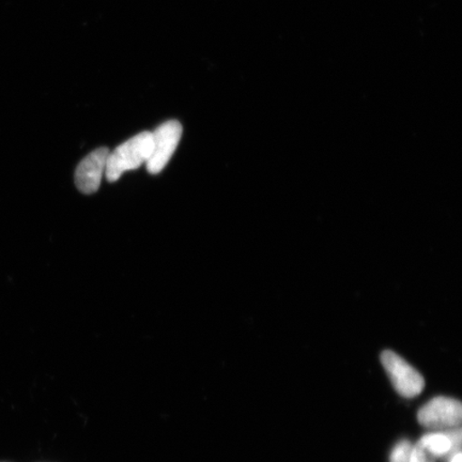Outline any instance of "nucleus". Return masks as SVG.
<instances>
[{
	"label": "nucleus",
	"instance_id": "5",
	"mask_svg": "<svg viewBox=\"0 0 462 462\" xmlns=\"http://www.w3.org/2000/svg\"><path fill=\"white\" fill-rule=\"evenodd\" d=\"M109 150L102 147L92 152L80 161L75 171V186L83 194H94L99 189L102 178L106 175Z\"/></svg>",
	"mask_w": 462,
	"mask_h": 462
},
{
	"label": "nucleus",
	"instance_id": "8",
	"mask_svg": "<svg viewBox=\"0 0 462 462\" xmlns=\"http://www.w3.org/2000/svg\"><path fill=\"white\" fill-rule=\"evenodd\" d=\"M449 462H462V455L461 453L455 454L452 458H450Z\"/></svg>",
	"mask_w": 462,
	"mask_h": 462
},
{
	"label": "nucleus",
	"instance_id": "7",
	"mask_svg": "<svg viewBox=\"0 0 462 462\" xmlns=\"http://www.w3.org/2000/svg\"><path fill=\"white\" fill-rule=\"evenodd\" d=\"M436 459L420 441L413 447L411 462H435Z\"/></svg>",
	"mask_w": 462,
	"mask_h": 462
},
{
	"label": "nucleus",
	"instance_id": "2",
	"mask_svg": "<svg viewBox=\"0 0 462 462\" xmlns=\"http://www.w3.org/2000/svg\"><path fill=\"white\" fill-rule=\"evenodd\" d=\"M381 363L388 373L393 386L402 397L413 398L424 390L425 381L417 369L410 365L395 352L386 350L381 355Z\"/></svg>",
	"mask_w": 462,
	"mask_h": 462
},
{
	"label": "nucleus",
	"instance_id": "3",
	"mask_svg": "<svg viewBox=\"0 0 462 462\" xmlns=\"http://www.w3.org/2000/svg\"><path fill=\"white\" fill-rule=\"evenodd\" d=\"M182 125L177 120H169L158 126L152 134V152L146 163L152 175H157L169 164L182 136Z\"/></svg>",
	"mask_w": 462,
	"mask_h": 462
},
{
	"label": "nucleus",
	"instance_id": "1",
	"mask_svg": "<svg viewBox=\"0 0 462 462\" xmlns=\"http://www.w3.org/2000/svg\"><path fill=\"white\" fill-rule=\"evenodd\" d=\"M152 152V132H142L121 143L108 154L106 169L107 181H117L125 171L140 169L147 163Z\"/></svg>",
	"mask_w": 462,
	"mask_h": 462
},
{
	"label": "nucleus",
	"instance_id": "6",
	"mask_svg": "<svg viewBox=\"0 0 462 462\" xmlns=\"http://www.w3.org/2000/svg\"><path fill=\"white\" fill-rule=\"evenodd\" d=\"M413 447L408 440L398 442L392 450L390 462H411Z\"/></svg>",
	"mask_w": 462,
	"mask_h": 462
},
{
	"label": "nucleus",
	"instance_id": "4",
	"mask_svg": "<svg viewBox=\"0 0 462 462\" xmlns=\"http://www.w3.org/2000/svg\"><path fill=\"white\" fill-rule=\"evenodd\" d=\"M419 423L430 430L459 429L462 407L458 401L449 397H436L420 409Z\"/></svg>",
	"mask_w": 462,
	"mask_h": 462
}]
</instances>
